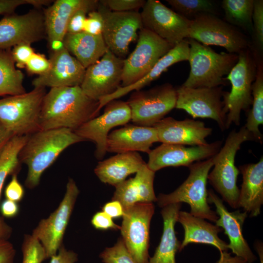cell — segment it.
<instances>
[{
  "mask_svg": "<svg viewBox=\"0 0 263 263\" xmlns=\"http://www.w3.org/2000/svg\"><path fill=\"white\" fill-rule=\"evenodd\" d=\"M100 111L99 102L87 96L80 86L52 88L43 98L40 128L74 131L98 116Z\"/></svg>",
  "mask_w": 263,
  "mask_h": 263,
  "instance_id": "1",
  "label": "cell"
},
{
  "mask_svg": "<svg viewBox=\"0 0 263 263\" xmlns=\"http://www.w3.org/2000/svg\"><path fill=\"white\" fill-rule=\"evenodd\" d=\"M82 141L73 131L64 128L40 130L29 135L19 154L20 163L28 168L26 187L31 189L37 187L43 172L61 153Z\"/></svg>",
  "mask_w": 263,
  "mask_h": 263,
  "instance_id": "2",
  "label": "cell"
},
{
  "mask_svg": "<svg viewBox=\"0 0 263 263\" xmlns=\"http://www.w3.org/2000/svg\"><path fill=\"white\" fill-rule=\"evenodd\" d=\"M188 61L190 72L181 85L188 88H212L226 84L227 75L238 61L236 54L217 53L209 46L190 38Z\"/></svg>",
  "mask_w": 263,
  "mask_h": 263,
  "instance_id": "3",
  "label": "cell"
},
{
  "mask_svg": "<svg viewBox=\"0 0 263 263\" xmlns=\"http://www.w3.org/2000/svg\"><path fill=\"white\" fill-rule=\"evenodd\" d=\"M238 60L225 77L231 85L230 92H224L225 130L232 124L239 125L242 111L247 112L252 104V86L257 69V55L251 47L239 55Z\"/></svg>",
  "mask_w": 263,
  "mask_h": 263,
  "instance_id": "4",
  "label": "cell"
},
{
  "mask_svg": "<svg viewBox=\"0 0 263 263\" xmlns=\"http://www.w3.org/2000/svg\"><path fill=\"white\" fill-rule=\"evenodd\" d=\"M254 140L252 134L243 126L238 131L232 130L224 146L213 156L214 168L207 180L215 190L232 208H239V189L237 181L239 170L235 165L237 152L245 141Z\"/></svg>",
  "mask_w": 263,
  "mask_h": 263,
  "instance_id": "5",
  "label": "cell"
},
{
  "mask_svg": "<svg viewBox=\"0 0 263 263\" xmlns=\"http://www.w3.org/2000/svg\"><path fill=\"white\" fill-rule=\"evenodd\" d=\"M213 157L196 162L188 168L189 173L186 180L174 191L169 194H159L157 203L160 207L174 203L189 205L190 213L204 219L215 222L218 219L207 201V176L213 165Z\"/></svg>",
  "mask_w": 263,
  "mask_h": 263,
  "instance_id": "6",
  "label": "cell"
},
{
  "mask_svg": "<svg viewBox=\"0 0 263 263\" xmlns=\"http://www.w3.org/2000/svg\"><path fill=\"white\" fill-rule=\"evenodd\" d=\"M45 88L0 99V123L14 136L29 135L40 130L39 115Z\"/></svg>",
  "mask_w": 263,
  "mask_h": 263,
  "instance_id": "7",
  "label": "cell"
},
{
  "mask_svg": "<svg viewBox=\"0 0 263 263\" xmlns=\"http://www.w3.org/2000/svg\"><path fill=\"white\" fill-rule=\"evenodd\" d=\"M188 38L238 55L251 47L248 38L237 27L209 13L199 14L190 20Z\"/></svg>",
  "mask_w": 263,
  "mask_h": 263,
  "instance_id": "8",
  "label": "cell"
},
{
  "mask_svg": "<svg viewBox=\"0 0 263 263\" xmlns=\"http://www.w3.org/2000/svg\"><path fill=\"white\" fill-rule=\"evenodd\" d=\"M176 100V88L165 83L148 90L134 91L126 102L134 125L153 127L175 108Z\"/></svg>",
  "mask_w": 263,
  "mask_h": 263,
  "instance_id": "9",
  "label": "cell"
},
{
  "mask_svg": "<svg viewBox=\"0 0 263 263\" xmlns=\"http://www.w3.org/2000/svg\"><path fill=\"white\" fill-rule=\"evenodd\" d=\"M173 47L152 32L141 29L135 49L123 60L121 87L132 85L144 77Z\"/></svg>",
  "mask_w": 263,
  "mask_h": 263,
  "instance_id": "10",
  "label": "cell"
},
{
  "mask_svg": "<svg viewBox=\"0 0 263 263\" xmlns=\"http://www.w3.org/2000/svg\"><path fill=\"white\" fill-rule=\"evenodd\" d=\"M97 10L103 18L102 35L108 49L122 58L128 54L130 44L137 39L138 31L143 28L140 13L112 11L99 1Z\"/></svg>",
  "mask_w": 263,
  "mask_h": 263,
  "instance_id": "11",
  "label": "cell"
},
{
  "mask_svg": "<svg viewBox=\"0 0 263 263\" xmlns=\"http://www.w3.org/2000/svg\"><path fill=\"white\" fill-rule=\"evenodd\" d=\"M155 207L153 203L137 204L124 209L120 230L128 250L138 263H148L150 227Z\"/></svg>",
  "mask_w": 263,
  "mask_h": 263,
  "instance_id": "12",
  "label": "cell"
},
{
  "mask_svg": "<svg viewBox=\"0 0 263 263\" xmlns=\"http://www.w3.org/2000/svg\"><path fill=\"white\" fill-rule=\"evenodd\" d=\"M79 190L75 181L69 178L66 192L59 205L48 218L42 219L33 230L32 235L43 246L47 258L55 255L62 242Z\"/></svg>",
  "mask_w": 263,
  "mask_h": 263,
  "instance_id": "13",
  "label": "cell"
},
{
  "mask_svg": "<svg viewBox=\"0 0 263 263\" xmlns=\"http://www.w3.org/2000/svg\"><path fill=\"white\" fill-rule=\"evenodd\" d=\"M175 108L185 111L193 118H208L215 120L221 131L225 130L226 115L224 113L222 86L196 88L182 86L176 88Z\"/></svg>",
  "mask_w": 263,
  "mask_h": 263,
  "instance_id": "14",
  "label": "cell"
},
{
  "mask_svg": "<svg viewBox=\"0 0 263 263\" xmlns=\"http://www.w3.org/2000/svg\"><path fill=\"white\" fill-rule=\"evenodd\" d=\"M140 15L143 28L154 33L173 47L188 38L190 20L159 0L146 1Z\"/></svg>",
  "mask_w": 263,
  "mask_h": 263,
  "instance_id": "15",
  "label": "cell"
},
{
  "mask_svg": "<svg viewBox=\"0 0 263 263\" xmlns=\"http://www.w3.org/2000/svg\"><path fill=\"white\" fill-rule=\"evenodd\" d=\"M103 113L86 122L74 132L84 141H90L95 145V157L103 158L107 151V139L113 128L125 125L131 120V110L127 103L114 99L106 105Z\"/></svg>",
  "mask_w": 263,
  "mask_h": 263,
  "instance_id": "16",
  "label": "cell"
},
{
  "mask_svg": "<svg viewBox=\"0 0 263 263\" xmlns=\"http://www.w3.org/2000/svg\"><path fill=\"white\" fill-rule=\"evenodd\" d=\"M123 60L108 49L99 60L86 69L80 85L83 92L98 101L115 92L121 87Z\"/></svg>",
  "mask_w": 263,
  "mask_h": 263,
  "instance_id": "17",
  "label": "cell"
},
{
  "mask_svg": "<svg viewBox=\"0 0 263 263\" xmlns=\"http://www.w3.org/2000/svg\"><path fill=\"white\" fill-rule=\"evenodd\" d=\"M46 37L44 16L37 10L6 15L0 20V49L22 43L31 44Z\"/></svg>",
  "mask_w": 263,
  "mask_h": 263,
  "instance_id": "18",
  "label": "cell"
},
{
  "mask_svg": "<svg viewBox=\"0 0 263 263\" xmlns=\"http://www.w3.org/2000/svg\"><path fill=\"white\" fill-rule=\"evenodd\" d=\"M221 141L204 145L187 147L184 145L162 143L148 153V168L156 172L169 167H188L195 162L213 157L220 150Z\"/></svg>",
  "mask_w": 263,
  "mask_h": 263,
  "instance_id": "19",
  "label": "cell"
},
{
  "mask_svg": "<svg viewBox=\"0 0 263 263\" xmlns=\"http://www.w3.org/2000/svg\"><path fill=\"white\" fill-rule=\"evenodd\" d=\"M208 203L213 204L218 219L215 225L223 229L229 239L228 249L237 256L242 258L248 263H253L257 256L253 253L243 234V226L247 217L245 211L239 210L230 212L225 206L223 201L212 189L207 190Z\"/></svg>",
  "mask_w": 263,
  "mask_h": 263,
  "instance_id": "20",
  "label": "cell"
},
{
  "mask_svg": "<svg viewBox=\"0 0 263 263\" xmlns=\"http://www.w3.org/2000/svg\"><path fill=\"white\" fill-rule=\"evenodd\" d=\"M49 60L48 71L32 81L34 88L80 86L86 69L64 45L60 49L51 52Z\"/></svg>",
  "mask_w": 263,
  "mask_h": 263,
  "instance_id": "21",
  "label": "cell"
},
{
  "mask_svg": "<svg viewBox=\"0 0 263 263\" xmlns=\"http://www.w3.org/2000/svg\"><path fill=\"white\" fill-rule=\"evenodd\" d=\"M153 127L159 142L192 146L207 144L206 138L212 131L202 121L190 119L177 120L171 117L164 118Z\"/></svg>",
  "mask_w": 263,
  "mask_h": 263,
  "instance_id": "22",
  "label": "cell"
},
{
  "mask_svg": "<svg viewBox=\"0 0 263 263\" xmlns=\"http://www.w3.org/2000/svg\"><path fill=\"white\" fill-rule=\"evenodd\" d=\"M159 142L154 127L126 124L108 134L107 151L116 153L141 151L149 153L153 143Z\"/></svg>",
  "mask_w": 263,
  "mask_h": 263,
  "instance_id": "23",
  "label": "cell"
},
{
  "mask_svg": "<svg viewBox=\"0 0 263 263\" xmlns=\"http://www.w3.org/2000/svg\"><path fill=\"white\" fill-rule=\"evenodd\" d=\"M154 177L155 172L145 164L134 177L125 180L115 186L112 200L119 201L124 209L137 204L156 202L157 197L153 188Z\"/></svg>",
  "mask_w": 263,
  "mask_h": 263,
  "instance_id": "24",
  "label": "cell"
},
{
  "mask_svg": "<svg viewBox=\"0 0 263 263\" xmlns=\"http://www.w3.org/2000/svg\"><path fill=\"white\" fill-rule=\"evenodd\" d=\"M243 182L239 189L238 205L251 217L261 213L263 204V158L257 163L239 167Z\"/></svg>",
  "mask_w": 263,
  "mask_h": 263,
  "instance_id": "25",
  "label": "cell"
},
{
  "mask_svg": "<svg viewBox=\"0 0 263 263\" xmlns=\"http://www.w3.org/2000/svg\"><path fill=\"white\" fill-rule=\"evenodd\" d=\"M189 45L186 39L174 46L154 65L150 71L142 79L127 87H120L112 94L103 97L98 101L99 109L109 102L124 96L133 91H139L156 80L172 65L183 61H188Z\"/></svg>",
  "mask_w": 263,
  "mask_h": 263,
  "instance_id": "26",
  "label": "cell"
},
{
  "mask_svg": "<svg viewBox=\"0 0 263 263\" xmlns=\"http://www.w3.org/2000/svg\"><path fill=\"white\" fill-rule=\"evenodd\" d=\"M95 0H56L44 11L46 37L49 46L63 43L69 21L78 9L93 3Z\"/></svg>",
  "mask_w": 263,
  "mask_h": 263,
  "instance_id": "27",
  "label": "cell"
},
{
  "mask_svg": "<svg viewBox=\"0 0 263 263\" xmlns=\"http://www.w3.org/2000/svg\"><path fill=\"white\" fill-rule=\"evenodd\" d=\"M177 222L184 229V237L181 243L179 251L190 243H200L213 245L220 251H227L228 244L219 238L222 229L207 222L205 219L194 216L189 212L180 211Z\"/></svg>",
  "mask_w": 263,
  "mask_h": 263,
  "instance_id": "28",
  "label": "cell"
},
{
  "mask_svg": "<svg viewBox=\"0 0 263 263\" xmlns=\"http://www.w3.org/2000/svg\"><path fill=\"white\" fill-rule=\"evenodd\" d=\"M145 164L137 152L117 153L100 161L94 172L102 183L115 187L126 180L129 175L136 173Z\"/></svg>",
  "mask_w": 263,
  "mask_h": 263,
  "instance_id": "29",
  "label": "cell"
},
{
  "mask_svg": "<svg viewBox=\"0 0 263 263\" xmlns=\"http://www.w3.org/2000/svg\"><path fill=\"white\" fill-rule=\"evenodd\" d=\"M181 206L182 203H174L162 207V235L159 244L148 263H176L175 256L179 251L181 242L176 237L175 225Z\"/></svg>",
  "mask_w": 263,
  "mask_h": 263,
  "instance_id": "30",
  "label": "cell"
},
{
  "mask_svg": "<svg viewBox=\"0 0 263 263\" xmlns=\"http://www.w3.org/2000/svg\"><path fill=\"white\" fill-rule=\"evenodd\" d=\"M63 43L85 69L99 60L108 50L102 35H92L83 31L67 33Z\"/></svg>",
  "mask_w": 263,
  "mask_h": 263,
  "instance_id": "31",
  "label": "cell"
},
{
  "mask_svg": "<svg viewBox=\"0 0 263 263\" xmlns=\"http://www.w3.org/2000/svg\"><path fill=\"white\" fill-rule=\"evenodd\" d=\"M29 135L15 136L8 142L0 155V196L8 175L18 173L20 163L19 153ZM11 229L0 217V241L7 240Z\"/></svg>",
  "mask_w": 263,
  "mask_h": 263,
  "instance_id": "32",
  "label": "cell"
},
{
  "mask_svg": "<svg viewBox=\"0 0 263 263\" xmlns=\"http://www.w3.org/2000/svg\"><path fill=\"white\" fill-rule=\"evenodd\" d=\"M257 55V73L252 86V107L244 127L252 134L255 141L262 143L263 137L259 127L263 124V62L262 56Z\"/></svg>",
  "mask_w": 263,
  "mask_h": 263,
  "instance_id": "33",
  "label": "cell"
},
{
  "mask_svg": "<svg viewBox=\"0 0 263 263\" xmlns=\"http://www.w3.org/2000/svg\"><path fill=\"white\" fill-rule=\"evenodd\" d=\"M24 75L17 69L11 49H0V96L15 95L26 92Z\"/></svg>",
  "mask_w": 263,
  "mask_h": 263,
  "instance_id": "34",
  "label": "cell"
},
{
  "mask_svg": "<svg viewBox=\"0 0 263 263\" xmlns=\"http://www.w3.org/2000/svg\"><path fill=\"white\" fill-rule=\"evenodd\" d=\"M254 1V0H223L222 7L225 13V21L252 36Z\"/></svg>",
  "mask_w": 263,
  "mask_h": 263,
  "instance_id": "35",
  "label": "cell"
},
{
  "mask_svg": "<svg viewBox=\"0 0 263 263\" xmlns=\"http://www.w3.org/2000/svg\"><path fill=\"white\" fill-rule=\"evenodd\" d=\"M168 3L177 13L189 20L203 13L215 15L216 7L209 0H167Z\"/></svg>",
  "mask_w": 263,
  "mask_h": 263,
  "instance_id": "36",
  "label": "cell"
},
{
  "mask_svg": "<svg viewBox=\"0 0 263 263\" xmlns=\"http://www.w3.org/2000/svg\"><path fill=\"white\" fill-rule=\"evenodd\" d=\"M21 250L23 255L22 263H42L47 259L42 244L32 235H25Z\"/></svg>",
  "mask_w": 263,
  "mask_h": 263,
  "instance_id": "37",
  "label": "cell"
},
{
  "mask_svg": "<svg viewBox=\"0 0 263 263\" xmlns=\"http://www.w3.org/2000/svg\"><path fill=\"white\" fill-rule=\"evenodd\" d=\"M253 44L251 48L262 56L263 50V0H254L252 17Z\"/></svg>",
  "mask_w": 263,
  "mask_h": 263,
  "instance_id": "38",
  "label": "cell"
},
{
  "mask_svg": "<svg viewBox=\"0 0 263 263\" xmlns=\"http://www.w3.org/2000/svg\"><path fill=\"white\" fill-rule=\"evenodd\" d=\"M104 263H138L120 238L112 247L106 248L99 255Z\"/></svg>",
  "mask_w": 263,
  "mask_h": 263,
  "instance_id": "39",
  "label": "cell"
},
{
  "mask_svg": "<svg viewBox=\"0 0 263 263\" xmlns=\"http://www.w3.org/2000/svg\"><path fill=\"white\" fill-rule=\"evenodd\" d=\"M98 0L77 10L71 17L67 29V33L75 34L83 31L88 13L97 8Z\"/></svg>",
  "mask_w": 263,
  "mask_h": 263,
  "instance_id": "40",
  "label": "cell"
},
{
  "mask_svg": "<svg viewBox=\"0 0 263 263\" xmlns=\"http://www.w3.org/2000/svg\"><path fill=\"white\" fill-rule=\"evenodd\" d=\"M99 1L110 10L114 12H129L142 8L144 0H103Z\"/></svg>",
  "mask_w": 263,
  "mask_h": 263,
  "instance_id": "41",
  "label": "cell"
},
{
  "mask_svg": "<svg viewBox=\"0 0 263 263\" xmlns=\"http://www.w3.org/2000/svg\"><path fill=\"white\" fill-rule=\"evenodd\" d=\"M50 66V61L44 55L34 53L27 61L25 68L28 74L39 75L46 73Z\"/></svg>",
  "mask_w": 263,
  "mask_h": 263,
  "instance_id": "42",
  "label": "cell"
},
{
  "mask_svg": "<svg viewBox=\"0 0 263 263\" xmlns=\"http://www.w3.org/2000/svg\"><path fill=\"white\" fill-rule=\"evenodd\" d=\"M104 26L103 18L97 10L92 11L87 14L83 32L92 35H102Z\"/></svg>",
  "mask_w": 263,
  "mask_h": 263,
  "instance_id": "43",
  "label": "cell"
},
{
  "mask_svg": "<svg viewBox=\"0 0 263 263\" xmlns=\"http://www.w3.org/2000/svg\"><path fill=\"white\" fill-rule=\"evenodd\" d=\"M11 51L16 66L19 68H25L27 61L35 53L31 45L26 43L15 46Z\"/></svg>",
  "mask_w": 263,
  "mask_h": 263,
  "instance_id": "44",
  "label": "cell"
},
{
  "mask_svg": "<svg viewBox=\"0 0 263 263\" xmlns=\"http://www.w3.org/2000/svg\"><path fill=\"white\" fill-rule=\"evenodd\" d=\"M48 3L47 0H0V15L13 13L18 7L23 4H31L37 8Z\"/></svg>",
  "mask_w": 263,
  "mask_h": 263,
  "instance_id": "45",
  "label": "cell"
},
{
  "mask_svg": "<svg viewBox=\"0 0 263 263\" xmlns=\"http://www.w3.org/2000/svg\"><path fill=\"white\" fill-rule=\"evenodd\" d=\"M91 224L96 229L101 230L120 229L113 219L103 211L95 213L92 217Z\"/></svg>",
  "mask_w": 263,
  "mask_h": 263,
  "instance_id": "46",
  "label": "cell"
},
{
  "mask_svg": "<svg viewBox=\"0 0 263 263\" xmlns=\"http://www.w3.org/2000/svg\"><path fill=\"white\" fill-rule=\"evenodd\" d=\"M7 199L18 202L20 201L24 195V190L17 178V173L12 175L10 182L7 185L5 191Z\"/></svg>",
  "mask_w": 263,
  "mask_h": 263,
  "instance_id": "47",
  "label": "cell"
},
{
  "mask_svg": "<svg viewBox=\"0 0 263 263\" xmlns=\"http://www.w3.org/2000/svg\"><path fill=\"white\" fill-rule=\"evenodd\" d=\"M50 263H75L78 257L76 253L61 245L57 253L51 258Z\"/></svg>",
  "mask_w": 263,
  "mask_h": 263,
  "instance_id": "48",
  "label": "cell"
},
{
  "mask_svg": "<svg viewBox=\"0 0 263 263\" xmlns=\"http://www.w3.org/2000/svg\"><path fill=\"white\" fill-rule=\"evenodd\" d=\"M16 251L7 240L0 241V263H15Z\"/></svg>",
  "mask_w": 263,
  "mask_h": 263,
  "instance_id": "49",
  "label": "cell"
},
{
  "mask_svg": "<svg viewBox=\"0 0 263 263\" xmlns=\"http://www.w3.org/2000/svg\"><path fill=\"white\" fill-rule=\"evenodd\" d=\"M102 210L112 219L122 217L124 214L123 206L116 200H112L106 203L102 207Z\"/></svg>",
  "mask_w": 263,
  "mask_h": 263,
  "instance_id": "50",
  "label": "cell"
},
{
  "mask_svg": "<svg viewBox=\"0 0 263 263\" xmlns=\"http://www.w3.org/2000/svg\"><path fill=\"white\" fill-rule=\"evenodd\" d=\"M0 208L2 215L7 218L16 216L19 211V206L17 202L7 199L2 202Z\"/></svg>",
  "mask_w": 263,
  "mask_h": 263,
  "instance_id": "51",
  "label": "cell"
},
{
  "mask_svg": "<svg viewBox=\"0 0 263 263\" xmlns=\"http://www.w3.org/2000/svg\"><path fill=\"white\" fill-rule=\"evenodd\" d=\"M14 136H15L0 123V155Z\"/></svg>",
  "mask_w": 263,
  "mask_h": 263,
  "instance_id": "52",
  "label": "cell"
},
{
  "mask_svg": "<svg viewBox=\"0 0 263 263\" xmlns=\"http://www.w3.org/2000/svg\"><path fill=\"white\" fill-rule=\"evenodd\" d=\"M216 263H248L246 261L237 256H232L227 251L220 252V257Z\"/></svg>",
  "mask_w": 263,
  "mask_h": 263,
  "instance_id": "53",
  "label": "cell"
},
{
  "mask_svg": "<svg viewBox=\"0 0 263 263\" xmlns=\"http://www.w3.org/2000/svg\"><path fill=\"white\" fill-rule=\"evenodd\" d=\"M255 248L256 250L261 263H263V244L262 242L257 241L255 243Z\"/></svg>",
  "mask_w": 263,
  "mask_h": 263,
  "instance_id": "54",
  "label": "cell"
}]
</instances>
